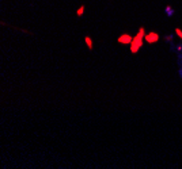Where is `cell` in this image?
<instances>
[{"instance_id": "obj_3", "label": "cell", "mask_w": 182, "mask_h": 169, "mask_svg": "<svg viewBox=\"0 0 182 169\" xmlns=\"http://www.w3.org/2000/svg\"><path fill=\"white\" fill-rule=\"evenodd\" d=\"M133 37L131 34H121V35L117 38V42L121 43V45H131Z\"/></svg>"}, {"instance_id": "obj_2", "label": "cell", "mask_w": 182, "mask_h": 169, "mask_svg": "<svg viewBox=\"0 0 182 169\" xmlns=\"http://www.w3.org/2000/svg\"><path fill=\"white\" fill-rule=\"evenodd\" d=\"M144 39H146V42H148V43H155V42H158V41L161 39V37H159V34H158V33L150 31V33H147V34H146Z\"/></svg>"}, {"instance_id": "obj_5", "label": "cell", "mask_w": 182, "mask_h": 169, "mask_svg": "<svg viewBox=\"0 0 182 169\" xmlns=\"http://www.w3.org/2000/svg\"><path fill=\"white\" fill-rule=\"evenodd\" d=\"M84 11H86V7H84V4H83V6H80V7L78 8V11H76V16H83Z\"/></svg>"}, {"instance_id": "obj_1", "label": "cell", "mask_w": 182, "mask_h": 169, "mask_svg": "<svg viewBox=\"0 0 182 169\" xmlns=\"http://www.w3.org/2000/svg\"><path fill=\"white\" fill-rule=\"evenodd\" d=\"M146 28L144 27H140L139 28V31L136 33V35L133 37L132 39V42H131V45H129V50H131V53L136 54V53H139V50L143 47V43H144V37H146Z\"/></svg>"}, {"instance_id": "obj_6", "label": "cell", "mask_w": 182, "mask_h": 169, "mask_svg": "<svg viewBox=\"0 0 182 169\" xmlns=\"http://www.w3.org/2000/svg\"><path fill=\"white\" fill-rule=\"evenodd\" d=\"M166 14H167V16H171V15L174 14V10H173L170 6H167V7H166Z\"/></svg>"}, {"instance_id": "obj_7", "label": "cell", "mask_w": 182, "mask_h": 169, "mask_svg": "<svg viewBox=\"0 0 182 169\" xmlns=\"http://www.w3.org/2000/svg\"><path fill=\"white\" fill-rule=\"evenodd\" d=\"M174 31H175V35L178 37L179 39H182V30H181V28H178V27H177V28H175V30H174Z\"/></svg>"}, {"instance_id": "obj_4", "label": "cell", "mask_w": 182, "mask_h": 169, "mask_svg": "<svg viewBox=\"0 0 182 169\" xmlns=\"http://www.w3.org/2000/svg\"><path fill=\"white\" fill-rule=\"evenodd\" d=\"M84 43H86V46H87V49H89V50H93L94 49V42H93V39H91V37H90V35L84 37Z\"/></svg>"}]
</instances>
